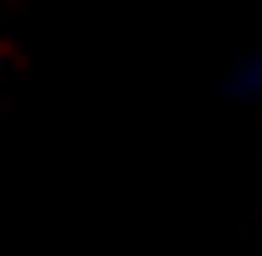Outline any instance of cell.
<instances>
[{"mask_svg": "<svg viewBox=\"0 0 262 256\" xmlns=\"http://www.w3.org/2000/svg\"><path fill=\"white\" fill-rule=\"evenodd\" d=\"M228 97H262V49H249L228 69Z\"/></svg>", "mask_w": 262, "mask_h": 256, "instance_id": "6da1fadb", "label": "cell"}]
</instances>
